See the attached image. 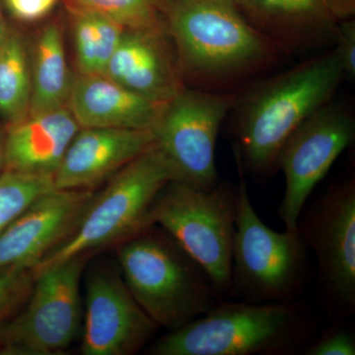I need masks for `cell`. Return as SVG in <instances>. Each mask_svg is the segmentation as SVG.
Masks as SVG:
<instances>
[{
	"mask_svg": "<svg viewBox=\"0 0 355 355\" xmlns=\"http://www.w3.org/2000/svg\"><path fill=\"white\" fill-rule=\"evenodd\" d=\"M165 23L189 87L238 93L284 53L232 0H172Z\"/></svg>",
	"mask_w": 355,
	"mask_h": 355,
	"instance_id": "1",
	"label": "cell"
},
{
	"mask_svg": "<svg viewBox=\"0 0 355 355\" xmlns=\"http://www.w3.org/2000/svg\"><path fill=\"white\" fill-rule=\"evenodd\" d=\"M345 78L335 50L252 84L234 106V155L243 169L277 170L282 147L308 118L333 100Z\"/></svg>",
	"mask_w": 355,
	"mask_h": 355,
	"instance_id": "2",
	"label": "cell"
},
{
	"mask_svg": "<svg viewBox=\"0 0 355 355\" xmlns=\"http://www.w3.org/2000/svg\"><path fill=\"white\" fill-rule=\"evenodd\" d=\"M314 331L300 303L218 302L147 349L151 355H287Z\"/></svg>",
	"mask_w": 355,
	"mask_h": 355,
	"instance_id": "3",
	"label": "cell"
},
{
	"mask_svg": "<svg viewBox=\"0 0 355 355\" xmlns=\"http://www.w3.org/2000/svg\"><path fill=\"white\" fill-rule=\"evenodd\" d=\"M116 257L128 291L159 328L176 330L220 302L205 272L162 229H142Z\"/></svg>",
	"mask_w": 355,
	"mask_h": 355,
	"instance_id": "4",
	"label": "cell"
},
{
	"mask_svg": "<svg viewBox=\"0 0 355 355\" xmlns=\"http://www.w3.org/2000/svg\"><path fill=\"white\" fill-rule=\"evenodd\" d=\"M176 173L154 144L116 172L104 190L94 195L71 235L33 272L125 241L149 225L156 198Z\"/></svg>",
	"mask_w": 355,
	"mask_h": 355,
	"instance_id": "5",
	"label": "cell"
},
{
	"mask_svg": "<svg viewBox=\"0 0 355 355\" xmlns=\"http://www.w3.org/2000/svg\"><path fill=\"white\" fill-rule=\"evenodd\" d=\"M235 160L239 183L229 295L257 304L296 302L307 279V244L299 229L277 232L261 221Z\"/></svg>",
	"mask_w": 355,
	"mask_h": 355,
	"instance_id": "6",
	"label": "cell"
},
{
	"mask_svg": "<svg viewBox=\"0 0 355 355\" xmlns=\"http://www.w3.org/2000/svg\"><path fill=\"white\" fill-rule=\"evenodd\" d=\"M237 195V186L227 182L205 190L171 181L149 214V225H159L202 268L221 296L230 294Z\"/></svg>",
	"mask_w": 355,
	"mask_h": 355,
	"instance_id": "7",
	"label": "cell"
},
{
	"mask_svg": "<svg viewBox=\"0 0 355 355\" xmlns=\"http://www.w3.org/2000/svg\"><path fill=\"white\" fill-rule=\"evenodd\" d=\"M88 254L34 272L31 293L0 333V355L64 354L83 321L81 277Z\"/></svg>",
	"mask_w": 355,
	"mask_h": 355,
	"instance_id": "8",
	"label": "cell"
},
{
	"mask_svg": "<svg viewBox=\"0 0 355 355\" xmlns=\"http://www.w3.org/2000/svg\"><path fill=\"white\" fill-rule=\"evenodd\" d=\"M238 94L186 86L166 104L153 130L156 146L174 168L176 181L205 190L218 184L217 137Z\"/></svg>",
	"mask_w": 355,
	"mask_h": 355,
	"instance_id": "9",
	"label": "cell"
},
{
	"mask_svg": "<svg viewBox=\"0 0 355 355\" xmlns=\"http://www.w3.org/2000/svg\"><path fill=\"white\" fill-rule=\"evenodd\" d=\"M298 228L316 254L327 311L334 321L355 313V179L335 184L299 218Z\"/></svg>",
	"mask_w": 355,
	"mask_h": 355,
	"instance_id": "10",
	"label": "cell"
},
{
	"mask_svg": "<svg viewBox=\"0 0 355 355\" xmlns=\"http://www.w3.org/2000/svg\"><path fill=\"white\" fill-rule=\"evenodd\" d=\"M355 119L334 100L311 114L282 147L277 170L284 172L286 191L279 217L286 230H298L299 218L311 193L330 171L340 154L352 146Z\"/></svg>",
	"mask_w": 355,
	"mask_h": 355,
	"instance_id": "11",
	"label": "cell"
},
{
	"mask_svg": "<svg viewBox=\"0 0 355 355\" xmlns=\"http://www.w3.org/2000/svg\"><path fill=\"white\" fill-rule=\"evenodd\" d=\"M83 304V355H132L159 328L128 291L121 272L105 266L89 273Z\"/></svg>",
	"mask_w": 355,
	"mask_h": 355,
	"instance_id": "12",
	"label": "cell"
},
{
	"mask_svg": "<svg viewBox=\"0 0 355 355\" xmlns=\"http://www.w3.org/2000/svg\"><path fill=\"white\" fill-rule=\"evenodd\" d=\"M94 195L53 189L35 200L0 233V270H34L71 235Z\"/></svg>",
	"mask_w": 355,
	"mask_h": 355,
	"instance_id": "13",
	"label": "cell"
},
{
	"mask_svg": "<svg viewBox=\"0 0 355 355\" xmlns=\"http://www.w3.org/2000/svg\"><path fill=\"white\" fill-rule=\"evenodd\" d=\"M104 76L160 104H167L186 87L176 48L166 23L125 30Z\"/></svg>",
	"mask_w": 355,
	"mask_h": 355,
	"instance_id": "14",
	"label": "cell"
},
{
	"mask_svg": "<svg viewBox=\"0 0 355 355\" xmlns=\"http://www.w3.org/2000/svg\"><path fill=\"white\" fill-rule=\"evenodd\" d=\"M155 144L153 130L80 128L53 176V188L93 191Z\"/></svg>",
	"mask_w": 355,
	"mask_h": 355,
	"instance_id": "15",
	"label": "cell"
},
{
	"mask_svg": "<svg viewBox=\"0 0 355 355\" xmlns=\"http://www.w3.org/2000/svg\"><path fill=\"white\" fill-rule=\"evenodd\" d=\"M254 29L284 53L335 43L338 22L324 0H232Z\"/></svg>",
	"mask_w": 355,
	"mask_h": 355,
	"instance_id": "16",
	"label": "cell"
},
{
	"mask_svg": "<svg viewBox=\"0 0 355 355\" xmlns=\"http://www.w3.org/2000/svg\"><path fill=\"white\" fill-rule=\"evenodd\" d=\"M166 104L146 99L104 74L74 76L67 107L80 128L154 130Z\"/></svg>",
	"mask_w": 355,
	"mask_h": 355,
	"instance_id": "17",
	"label": "cell"
},
{
	"mask_svg": "<svg viewBox=\"0 0 355 355\" xmlns=\"http://www.w3.org/2000/svg\"><path fill=\"white\" fill-rule=\"evenodd\" d=\"M80 130L69 107L28 116L6 128L4 170L55 176Z\"/></svg>",
	"mask_w": 355,
	"mask_h": 355,
	"instance_id": "18",
	"label": "cell"
},
{
	"mask_svg": "<svg viewBox=\"0 0 355 355\" xmlns=\"http://www.w3.org/2000/svg\"><path fill=\"white\" fill-rule=\"evenodd\" d=\"M32 64L29 116L67 107L74 76L70 72L64 37L55 24L40 33Z\"/></svg>",
	"mask_w": 355,
	"mask_h": 355,
	"instance_id": "19",
	"label": "cell"
},
{
	"mask_svg": "<svg viewBox=\"0 0 355 355\" xmlns=\"http://www.w3.org/2000/svg\"><path fill=\"white\" fill-rule=\"evenodd\" d=\"M24 39L9 29L0 46V121L6 125L29 116L32 94V64Z\"/></svg>",
	"mask_w": 355,
	"mask_h": 355,
	"instance_id": "20",
	"label": "cell"
},
{
	"mask_svg": "<svg viewBox=\"0 0 355 355\" xmlns=\"http://www.w3.org/2000/svg\"><path fill=\"white\" fill-rule=\"evenodd\" d=\"M125 31V28L113 20L77 7L73 34L78 74H104Z\"/></svg>",
	"mask_w": 355,
	"mask_h": 355,
	"instance_id": "21",
	"label": "cell"
},
{
	"mask_svg": "<svg viewBox=\"0 0 355 355\" xmlns=\"http://www.w3.org/2000/svg\"><path fill=\"white\" fill-rule=\"evenodd\" d=\"M77 7L113 20L125 30L165 24L172 0H76Z\"/></svg>",
	"mask_w": 355,
	"mask_h": 355,
	"instance_id": "22",
	"label": "cell"
},
{
	"mask_svg": "<svg viewBox=\"0 0 355 355\" xmlns=\"http://www.w3.org/2000/svg\"><path fill=\"white\" fill-rule=\"evenodd\" d=\"M53 189V177L9 170L0 173V233L35 200Z\"/></svg>",
	"mask_w": 355,
	"mask_h": 355,
	"instance_id": "23",
	"label": "cell"
},
{
	"mask_svg": "<svg viewBox=\"0 0 355 355\" xmlns=\"http://www.w3.org/2000/svg\"><path fill=\"white\" fill-rule=\"evenodd\" d=\"M33 282L31 268L14 266L0 270V333L24 306Z\"/></svg>",
	"mask_w": 355,
	"mask_h": 355,
	"instance_id": "24",
	"label": "cell"
},
{
	"mask_svg": "<svg viewBox=\"0 0 355 355\" xmlns=\"http://www.w3.org/2000/svg\"><path fill=\"white\" fill-rule=\"evenodd\" d=\"M302 352L307 355H354V333L343 322H336L321 336L308 342Z\"/></svg>",
	"mask_w": 355,
	"mask_h": 355,
	"instance_id": "25",
	"label": "cell"
},
{
	"mask_svg": "<svg viewBox=\"0 0 355 355\" xmlns=\"http://www.w3.org/2000/svg\"><path fill=\"white\" fill-rule=\"evenodd\" d=\"M336 57L340 60L343 76L350 81L355 79V21L349 18L340 21L336 37Z\"/></svg>",
	"mask_w": 355,
	"mask_h": 355,
	"instance_id": "26",
	"label": "cell"
},
{
	"mask_svg": "<svg viewBox=\"0 0 355 355\" xmlns=\"http://www.w3.org/2000/svg\"><path fill=\"white\" fill-rule=\"evenodd\" d=\"M58 0H6L7 8L16 19L33 22L50 12Z\"/></svg>",
	"mask_w": 355,
	"mask_h": 355,
	"instance_id": "27",
	"label": "cell"
},
{
	"mask_svg": "<svg viewBox=\"0 0 355 355\" xmlns=\"http://www.w3.org/2000/svg\"><path fill=\"white\" fill-rule=\"evenodd\" d=\"M324 2L338 22L354 18L355 0H324Z\"/></svg>",
	"mask_w": 355,
	"mask_h": 355,
	"instance_id": "28",
	"label": "cell"
},
{
	"mask_svg": "<svg viewBox=\"0 0 355 355\" xmlns=\"http://www.w3.org/2000/svg\"><path fill=\"white\" fill-rule=\"evenodd\" d=\"M6 164V128L0 127V173Z\"/></svg>",
	"mask_w": 355,
	"mask_h": 355,
	"instance_id": "29",
	"label": "cell"
},
{
	"mask_svg": "<svg viewBox=\"0 0 355 355\" xmlns=\"http://www.w3.org/2000/svg\"><path fill=\"white\" fill-rule=\"evenodd\" d=\"M9 28L7 27L6 21H4L3 15H2L1 6H0V46L6 40L7 34H8Z\"/></svg>",
	"mask_w": 355,
	"mask_h": 355,
	"instance_id": "30",
	"label": "cell"
}]
</instances>
